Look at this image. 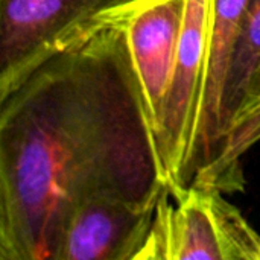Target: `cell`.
Wrapping results in <instances>:
<instances>
[{
    "instance_id": "7a4b0ae2",
    "label": "cell",
    "mask_w": 260,
    "mask_h": 260,
    "mask_svg": "<svg viewBox=\"0 0 260 260\" xmlns=\"http://www.w3.org/2000/svg\"><path fill=\"white\" fill-rule=\"evenodd\" d=\"M151 0H0V99L50 56Z\"/></svg>"
},
{
    "instance_id": "52a82bcc",
    "label": "cell",
    "mask_w": 260,
    "mask_h": 260,
    "mask_svg": "<svg viewBox=\"0 0 260 260\" xmlns=\"http://www.w3.org/2000/svg\"><path fill=\"white\" fill-rule=\"evenodd\" d=\"M186 11L187 0H151L125 21L131 56L154 131L166 102Z\"/></svg>"
},
{
    "instance_id": "3957f363",
    "label": "cell",
    "mask_w": 260,
    "mask_h": 260,
    "mask_svg": "<svg viewBox=\"0 0 260 260\" xmlns=\"http://www.w3.org/2000/svg\"><path fill=\"white\" fill-rule=\"evenodd\" d=\"M171 197L161 195L136 260H260V236L221 190L190 186L175 207Z\"/></svg>"
},
{
    "instance_id": "277c9868",
    "label": "cell",
    "mask_w": 260,
    "mask_h": 260,
    "mask_svg": "<svg viewBox=\"0 0 260 260\" xmlns=\"http://www.w3.org/2000/svg\"><path fill=\"white\" fill-rule=\"evenodd\" d=\"M260 142V0H253L229 58L216 131L192 186L222 193L244 189L242 157Z\"/></svg>"
},
{
    "instance_id": "6da1fadb",
    "label": "cell",
    "mask_w": 260,
    "mask_h": 260,
    "mask_svg": "<svg viewBox=\"0 0 260 260\" xmlns=\"http://www.w3.org/2000/svg\"><path fill=\"white\" fill-rule=\"evenodd\" d=\"M125 21L0 99V260H56L69 218L91 198L152 206L171 190Z\"/></svg>"
},
{
    "instance_id": "8992f818",
    "label": "cell",
    "mask_w": 260,
    "mask_h": 260,
    "mask_svg": "<svg viewBox=\"0 0 260 260\" xmlns=\"http://www.w3.org/2000/svg\"><path fill=\"white\" fill-rule=\"evenodd\" d=\"M157 204L140 206L113 197L82 203L64 227L56 260H136Z\"/></svg>"
},
{
    "instance_id": "ba28073f",
    "label": "cell",
    "mask_w": 260,
    "mask_h": 260,
    "mask_svg": "<svg viewBox=\"0 0 260 260\" xmlns=\"http://www.w3.org/2000/svg\"><path fill=\"white\" fill-rule=\"evenodd\" d=\"M251 2L253 0L207 2V75L197 140L187 172L189 187L193 184L207 161L216 131L229 58Z\"/></svg>"
},
{
    "instance_id": "5b68a950",
    "label": "cell",
    "mask_w": 260,
    "mask_h": 260,
    "mask_svg": "<svg viewBox=\"0 0 260 260\" xmlns=\"http://www.w3.org/2000/svg\"><path fill=\"white\" fill-rule=\"evenodd\" d=\"M207 2L187 0L177 59L155 129L172 198L189 189L187 172L197 140L207 75Z\"/></svg>"
}]
</instances>
